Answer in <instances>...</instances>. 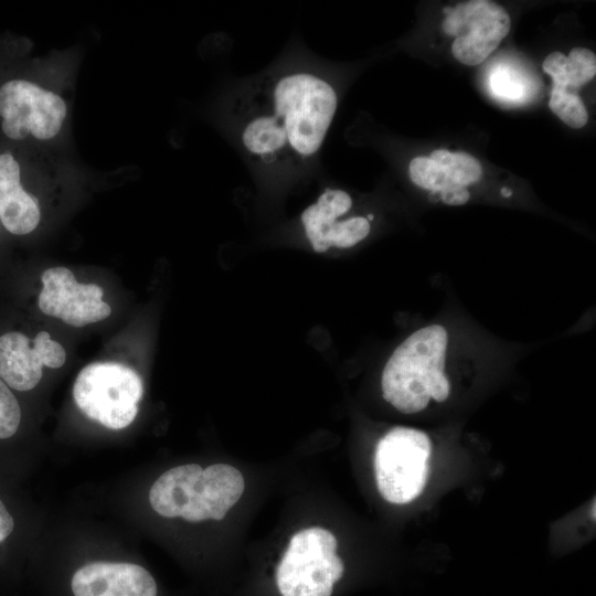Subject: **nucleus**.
I'll use <instances>...</instances> for the list:
<instances>
[{
  "label": "nucleus",
  "instance_id": "f8f14e48",
  "mask_svg": "<svg viewBox=\"0 0 596 596\" xmlns=\"http://www.w3.org/2000/svg\"><path fill=\"white\" fill-rule=\"evenodd\" d=\"M41 220L38 199L21 185L20 166L10 152L0 155V221L12 234L25 235Z\"/></svg>",
  "mask_w": 596,
  "mask_h": 596
},
{
  "label": "nucleus",
  "instance_id": "4468645a",
  "mask_svg": "<svg viewBox=\"0 0 596 596\" xmlns=\"http://www.w3.org/2000/svg\"><path fill=\"white\" fill-rule=\"evenodd\" d=\"M549 107L563 123L574 129L583 128L588 114L581 97L567 89L553 87Z\"/></svg>",
  "mask_w": 596,
  "mask_h": 596
},
{
  "label": "nucleus",
  "instance_id": "412c9836",
  "mask_svg": "<svg viewBox=\"0 0 596 596\" xmlns=\"http://www.w3.org/2000/svg\"><path fill=\"white\" fill-rule=\"evenodd\" d=\"M13 519L0 500V542L6 540L13 530Z\"/></svg>",
  "mask_w": 596,
  "mask_h": 596
},
{
  "label": "nucleus",
  "instance_id": "dca6fc26",
  "mask_svg": "<svg viewBox=\"0 0 596 596\" xmlns=\"http://www.w3.org/2000/svg\"><path fill=\"white\" fill-rule=\"evenodd\" d=\"M570 63V86L579 87L596 74V56L594 52L584 47H574L568 56Z\"/></svg>",
  "mask_w": 596,
  "mask_h": 596
},
{
  "label": "nucleus",
  "instance_id": "423d86ee",
  "mask_svg": "<svg viewBox=\"0 0 596 596\" xmlns=\"http://www.w3.org/2000/svg\"><path fill=\"white\" fill-rule=\"evenodd\" d=\"M173 492L180 517L188 522L222 520L244 492L238 469L215 464L203 469L195 464L173 468Z\"/></svg>",
  "mask_w": 596,
  "mask_h": 596
},
{
  "label": "nucleus",
  "instance_id": "20e7f679",
  "mask_svg": "<svg viewBox=\"0 0 596 596\" xmlns=\"http://www.w3.org/2000/svg\"><path fill=\"white\" fill-rule=\"evenodd\" d=\"M336 536L322 528L296 533L276 572L283 596H331L342 577L343 562L336 555Z\"/></svg>",
  "mask_w": 596,
  "mask_h": 596
},
{
  "label": "nucleus",
  "instance_id": "7ed1b4c3",
  "mask_svg": "<svg viewBox=\"0 0 596 596\" xmlns=\"http://www.w3.org/2000/svg\"><path fill=\"white\" fill-rule=\"evenodd\" d=\"M142 393L140 375L119 362L91 363L79 371L73 385V397L82 413L110 429L134 422Z\"/></svg>",
  "mask_w": 596,
  "mask_h": 596
},
{
  "label": "nucleus",
  "instance_id": "5701e85b",
  "mask_svg": "<svg viewBox=\"0 0 596 596\" xmlns=\"http://www.w3.org/2000/svg\"><path fill=\"white\" fill-rule=\"evenodd\" d=\"M595 510H596V509H595V503H594V504H593V510H592V511H593V519H595Z\"/></svg>",
  "mask_w": 596,
  "mask_h": 596
},
{
  "label": "nucleus",
  "instance_id": "f03ea898",
  "mask_svg": "<svg viewBox=\"0 0 596 596\" xmlns=\"http://www.w3.org/2000/svg\"><path fill=\"white\" fill-rule=\"evenodd\" d=\"M448 332L440 324L418 329L393 352L382 373L383 397L400 412L426 408L430 398L447 400L450 384L445 374Z\"/></svg>",
  "mask_w": 596,
  "mask_h": 596
},
{
  "label": "nucleus",
  "instance_id": "4be33fe9",
  "mask_svg": "<svg viewBox=\"0 0 596 596\" xmlns=\"http://www.w3.org/2000/svg\"><path fill=\"white\" fill-rule=\"evenodd\" d=\"M501 193H502L503 195H505V196H509V195H511V192H510V191H508V189H505V188H504V189H502Z\"/></svg>",
  "mask_w": 596,
  "mask_h": 596
},
{
  "label": "nucleus",
  "instance_id": "6e6552de",
  "mask_svg": "<svg viewBox=\"0 0 596 596\" xmlns=\"http://www.w3.org/2000/svg\"><path fill=\"white\" fill-rule=\"evenodd\" d=\"M443 30L456 36L451 52L466 65L482 63L507 36L511 28L508 12L488 0H472L443 10Z\"/></svg>",
  "mask_w": 596,
  "mask_h": 596
},
{
  "label": "nucleus",
  "instance_id": "ddd939ff",
  "mask_svg": "<svg viewBox=\"0 0 596 596\" xmlns=\"http://www.w3.org/2000/svg\"><path fill=\"white\" fill-rule=\"evenodd\" d=\"M429 158L446 171L453 183L465 188L476 183L482 174L480 162L465 152L437 149Z\"/></svg>",
  "mask_w": 596,
  "mask_h": 596
},
{
  "label": "nucleus",
  "instance_id": "aec40b11",
  "mask_svg": "<svg viewBox=\"0 0 596 596\" xmlns=\"http://www.w3.org/2000/svg\"><path fill=\"white\" fill-rule=\"evenodd\" d=\"M439 199L448 205H462L469 198V191L467 188L451 183L439 193Z\"/></svg>",
  "mask_w": 596,
  "mask_h": 596
},
{
  "label": "nucleus",
  "instance_id": "f257e3e1",
  "mask_svg": "<svg viewBox=\"0 0 596 596\" xmlns=\"http://www.w3.org/2000/svg\"><path fill=\"white\" fill-rule=\"evenodd\" d=\"M337 107L334 86L316 71L266 74L234 99L237 140L265 168H298L320 150Z\"/></svg>",
  "mask_w": 596,
  "mask_h": 596
},
{
  "label": "nucleus",
  "instance_id": "0eeeda50",
  "mask_svg": "<svg viewBox=\"0 0 596 596\" xmlns=\"http://www.w3.org/2000/svg\"><path fill=\"white\" fill-rule=\"evenodd\" d=\"M67 115L65 100L56 93L25 79H11L0 87V117L3 134L12 140L32 136L54 138Z\"/></svg>",
  "mask_w": 596,
  "mask_h": 596
},
{
  "label": "nucleus",
  "instance_id": "6ab92c4d",
  "mask_svg": "<svg viewBox=\"0 0 596 596\" xmlns=\"http://www.w3.org/2000/svg\"><path fill=\"white\" fill-rule=\"evenodd\" d=\"M543 71L549 74L554 82L553 87L567 89L570 87V63L567 56L561 52H552L543 62Z\"/></svg>",
  "mask_w": 596,
  "mask_h": 596
},
{
  "label": "nucleus",
  "instance_id": "9b49d317",
  "mask_svg": "<svg viewBox=\"0 0 596 596\" xmlns=\"http://www.w3.org/2000/svg\"><path fill=\"white\" fill-rule=\"evenodd\" d=\"M66 360L65 349L40 331L33 340L20 332L0 337V379L17 391H30L42 379V368H61Z\"/></svg>",
  "mask_w": 596,
  "mask_h": 596
},
{
  "label": "nucleus",
  "instance_id": "1a4fd4ad",
  "mask_svg": "<svg viewBox=\"0 0 596 596\" xmlns=\"http://www.w3.org/2000/svg\"><path fill=\"white\" fill-rule=\"evenodd\" d=\"M352 204V198L345 191L326 189L317 201L302 212V227L315 252L324 253L331 247L350 248L369 235V219H344Z\"/></svg>",
  "mask_w": 596,
  "mask_h": 596
},
{
  "label": "nucleus",
  "instance_id": "a211bd4d",
  "mask_svg": "<svg viewBox=\"0 0 596 596\" xmlns=\"http://www.w3.org/2000/svg\"><path fill=\"white\" fill-rule=\"evenodd\" d=\"M493 92L508 99H518L524 93V85L521 77L513 71L499 68L491 76Z\"/></svg>",
  "mask_w": 596,
  "mask_h": 596
},
{
  "label": "nucleus",
  "instance_id": "9d476101",
  "mask_svg": "<svg viewBox=\"0 0 596 596\" xmlns=\"http://www.w3.org/2000/svg\"><path fill=\"white\" fill-rule=\"evenodd\" d=\"M41 281L43 288L38 297L40 310L73 327L106 319L110 306L103 301V289L95 284H79L66 267L46 269Z\"/></svg>",
  "mask_w": 596,
  "mask_h": 596
},
{
  "label": "nucleus",
  "instance_id": "39448f33",
  "mask_svg": "<svg viewBox=\"0 0 596 596\" xmlns=\"http://www.w3.org/2000/svg\"><path fill=\"white\" fill-rule=\"evenodd\" d=\"M432 444L414 428L395 427L376 446L374 469L377 489L391 503L405 504L416 499L428 477Z\"/></svg>",
  "mask_w": 596,
  "mask_h": 596
},
{
  "label": "nucleus",
  "instance_id": "2eb2a0df",
  "mask_svg": "<svg viewBox=\"0 0 596 596\" xmlns=\"http://www.w3.org/2000/svg\"><path fill=\"white\" fill-rule=\"evenodd\" d=\"M408 170L413 183L433 193H439L453 183L446 171L429 157H415Z\"/></svg>",
  "mask_w": 596,
  "mask_h": 596
},
{
  "label": "nucleus",
  "instance_id": "f3484780",
  "mask_svg": "<svg viewBox=\"0 0 596 596\" xmlns=\"http://www.w3.org/2000/svg\"><path fill=\"white\" fill-rule=\"evenodd\" d=\"M20 421V405L8 385L0 379V439L13 436Z\"/></svg>",
  "mask_w": 596,
  "mask_h": 596
}]
</instances>
